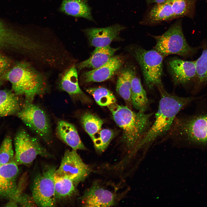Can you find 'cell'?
I'll use <instances>...</instances> for the list:
<instances>
[{
    "instance_id": "1",
    "label": "cell",
    "mask_w": 207,
    "mask_h": 207,
    "mask_svg": "<svg viewBox=\"0 0 207 207\" xmlns=\"http://www.w3.org/2000/svg\"><path fill=\"white\" fill-rule=\"evenodd\" d=\"M204 97L195 101L193 114L176 117L166 136L191 146L207 148V101Z\"/></svg>"
},
{
    "instance_id": "2",
    "label": "cell",
    "mask_w": 207,
    "mask_h": 207,
    "mask_svg": "<svg viewBox=\"0 0 207 207\" xmlns=\"http://www.w3.org/2000/svg\"><path fill=\"white\" fill-rule=\"evenodd\" d=\"M108 107L114 121L122 130V141L125 150L129 151L138 147L152 125L153 114L135 112L127 106L116 103Z\"/></svg>"
},
{
    "instance_id": "3",
    "label": "cell",
    "mask_w": 207,
    "mask_h": 207,
    "mask_svg": "<svg viewBox=\"0 0 207 207\" xmlns=\"http://www.w3.org/2000/svg\"><path fill=\"white\" fill-rule=\"evenodd\" d=\"M4 80L10 82L15 93L25 97L26 102L32 103L36 96L44 94L49 89L46 75L26 61L18 62L10 68Z\"/></svg>"
},
{
    "instance_id": "4",
    "label": "cell",
    "mask_w": 207,
    "mask_h": 207,
    "mask_svg": "<svg viewBox=\"0 0 207 207\" xmlns=\"http://www.w3.org/2000/svg\"><path fill=\"white\" fill-rule=\"evenodd\" d=\"M158 88L160 99L155 120L138 147L150 143L157 138L166 135L179 112L192 103L204 97H179L168 93L163 86Z\"/></svg>"
},
{
    "instance_id": "5",
    "label": "cell",
    "mask_w": 207,
    "mask_h": 207,
    "mask_svg": "<svg viewBox=\"0 0 207 207\" xmlns=\"http://www.w3.org/2000/svg\"><path fill=\"white\" fill-rule=\"evenodd\" d=\"M131 53L139 64L145 83L150 90L163 86L162 82L163 57L154 49L147 50L138 46L132 48Z\"/></svg>"
},
{
    "instance_id": "6",
    "label": "cell",
    "mask_w": 207,
    "mask_h": 207,
    "mask_svg": "<svg viewBox=\"0 0 207 207\" xmlns=\"http://www.w3.org/2000/svg\"><path fill=\"white\" fill-rule=\"evenodd\" d=\"M152 37L156 42L154 49L164 57L171 54L186 57L195 51L187 43L180 20L173 24L162 34Z\"/></svg>"
},
{
    "instance_id": "7",
    "label": "cell",
    "mask_w": 207,
    "mask_h": 207,
    "mask_svg": "<svg viewBox=\"0 0 207 207\" xmlns=\"http://www.w3.org/2000/svg\"><path fill=\"white\" fill-rule=\"evenodd\" d=\"M14 160L18 165H29L37 156L51 157V156L36 138L22 129L15 137Z\"/></svg>"
},
{
    "instance_id": "8",
    "label": "cell",
    "mask_w": 207,
    "mask_h": 207,
    "mask_svg": "<svg viewBox=\"0 0 207 207\" xmlns=\"http://www.w3.org/2000/svg\"><path fill=\"white\" fill-rule=\"evenodd\" d=\"M55 167L47 166L34 178L32 187V197L37 206L54 207L57 201L54 176Z\"/></svg>"
},
{
    "instance_id": "9",
    "label": "cell",
    "mask_w": 207,
    "mask_h": 207,
    "mask_svg": "<svg viewBox=\"0 0 207 207\" xmlns=\"http://www.w3.org/2000/svg\"><path fill=\"white\" fill-rule=\"evenodd\" d=\"M17 116L30 129L46 141L50 139L51 129L50 122L45 111L32 103L24 102Z\"/></svg>"
},
{
    "instance_id": "10",
    "label": "cell",
    "mask_w": 207,
    "mask_h": 207,
    "mask_svg": "<svg viewBox=\"0 0 207 207\" xmlns=\"http://www.w3.org/2000/svg\"><path fill=\"white\" fill-rule=\"evenodd\" d=\"M107 182L94 181L80 198L84 207H108L116 205L118 200L116 187Z\"/></svg>"
},
{
    "instance_id": "11",
    "label": "cell",
    "mask_w": 207,
    "mask_h": 207,
    "mask_svg": "<svg viewBox=\"0 0 207 207\" xmlns=\"http://www.w3.org/2000/svg\"><path fill=\"white\" fill-rule=\"evenodd\" d=\"M38 45L36 39L21 34L0 21V49H11L29 56L34 53Z\"/></svg>"
},
{
    "instance_id": "12",
    "label": "cell",
    "mask_w": 207,
    "mask_h": 207,
    "mask_svg": "<svg viewBox=\"0 0 207 207\" xmlns=\"http://www.w3.org/2000/svg\"><path fill=\"white\" fill-rule=\"evenodd\" d=\"M91 171L89 166L83 162L76 150L72 149L65 151L54 175L71 179L76 186L85 180Z\"/></svg>"
},
{
    "instance_id": "13",
    "label": "cell",
    "mask_w": 207,
    "mask_h": 207,
    "mask_svg": "<svg viewBox=\"0 0 207 207\" xmlns=\"http://www.w3.org/2000/svg\"><path fill=\"white\" fill-rule=\"evenodd\" d=\"M18 165L14 160L0 167V195L16 202L22 194L16 181L19 171Z\"/></svg>"
},
{
    "instance_id": "14",
    "label": "cell",
    "mask_w": 207,
    "mask_h": 207,
    "mask_svg": "<svg viewBox=\"0 0 207 207\" xmlns=\"http://www.w3.org/2000/svg\"><path fill=\"white\" fill-rule=\"evenodd\" d=\"M125 27L116 24L103 28H89L83 31L88 38L90 45L95 48L109 45L113 40L117 39L120 32Z\"/></svg>"
},
{
    "instance_id": "15",
    "label": "cell",
    "mask_w": 207,
    "mask_h": 207,
    "mask_svg": "<svg viewBox=\"0 0 207 207\" xmlns=\"http://www.w3.org/2000/svg\"><path fill=\"white\" fill-rule=\"evenodd\" d=\"M168 67L175 85L186 84L196 76L195 61H187L173 58L169 60Z\"/></svg>"
},
{
    "instance_id": "16",
    "label": "cell",
    "mask_w": 207,
    "mask_h": 207,
    "mask_svg": "<svg viewBox=\"0 0 207 207\" xmlns=\"http://www.w3.org/2000/svg\"><path fill=\"white\" fill-rule=\"evenodd\" d=\"M123 60L119 55L113 56L105 64L95 69L84 72L83 80L86 83L99 82L111 78L120 68Z\"/></svg>"
},
{
    "instance_id": "17",
    "label": "cell",
    "mask_w": 207,
    "mask_h": 207,
    "mask_svg": "<svg viewBox=\"0 0 207 207\" xmlns=\"http://www.w3.org/2000/svg\"><path fill=\"white\" fill-rule=\"evenodd\" d=\"M63 70L57 80L60 89L74 98H80L83 97L84 94L78 84L76 66H69Z\"/></svg>"
},
{
    "instance_id": "18",
    "label": "cell",
    "mask_w": 207,
    "mask_h": 207,
    "mask_svg": "<svg viewBox=\"0 0 207 207\" xmlns=\"http://www.w3.org/2000/svg\"><path fill=\"white\" fill-rule=\"evenodd\" d=\"M56 132L57 137L72 149L76 151L87 149L81 141L75 127L72 124L63 120L59 121Z\"/></svg>"
},
{
    "instance_id": "19",
    "label": "cell",
    "mask_w": 207,
    "mask_h": 207,
    "mask_svg": "<svg viewBox=\"0 0 207 207\" xmlns=\"http://www.w3.org/2000/svg\"><path fill=\"white\" fill-rule=\"evenodd\" d=\"M118 49L109 45L96 48L89 58L79 63L76 67L79 70L86 68H97L106 63Z\"/></svg>"
},
{
    "instance_id": "20",
    "label": "cell",
    "mask_w": 207,
    "mask_h": 207,
    "mask_svg": "<svg viewBox=\"0 0 207 207\" xmlns=\"http://www.w3.org/2000/svg\"><path fill=\"white\" fill-rule=\"evenodd\" d=\"M20 96L12 91L0 90V118L16 115L24 103Z\"/></svg>"
},
{
    "instance_id": "21",
    "label": "cell",
    "mask_w": 207,
    "mask_h": 207,
    "mask_svg": "<svg viewBox=\"0 0 207 207\" xmlns=\"http://www.w3.org/2000/svg\"><path fill=\"white\" fill-rule=\"evenodd\" d=\"M135 72L133 67L131 66H125L120 71L116 83L117 92L126 101L127 105V106L130 109L132 105L131 81L133 76Z\"/></svg>"
},
{
    "instance_id": "22",
    "label": "cell",
    "mask_w": 207,
    "mask_h": 207,
    "mask_svg": "<svg viewBox=\"0 0 207 207\" xmlns=\"http://www.w3.org/2000/svg\"><path fill=\"white\" fill-rule=\"evenodd\" d=\"M91 8L85 0H62L60 12L67 15L93 21Z\"/></svg>"
},
{
    "instance_id": "23",
    "label": "cell",
    "mask_w": 207,
    "mask_h": 207,
    "mask_svg": "<svg viewBox=\"0 0 207 207\" xmlns=\"http://www.w3.org/2000/svg\"><path fill=\"white\" fill-rule=\"evenodd\" d=\"M131 100L132 105L139 111L145 112L147 110L149 101L140 80L134 74L131 81Z\"/></svg>"
},
{
    "instance_id": "24",
    "label": "cell",
    "mask_w": 207,
    "mask_h": 207,
    "mask_svg": "<svg viewBox=\"0 0 207 207\" xmlns=\"http://www.w3.org/2000/svg\"><path fill=\"white\" fill-rule=\"evenodd\" d=\"M175 18L172 11L169 0L156 4L148 13L146 19V23L155 24Z\"/></svg>"
},
{
    "instance_id": "25",
    "label": "cell",
    "mask_w": 207,
    "mask_h": 207,
    "mask_svg": "<svg viewBox=\"0 0 207 207\" xmlns=\"http://www.w3.org/2000/svg\"><path fill=\"white\" fill-rule=\"evenodd\" d=\"M54 180L57 200L72 197L76 192V186L71 179L54 175Z\"/></svg>"
},
{
    "instance_id": "26",
    "label": "cell",
    "mask_w": 207,
    "mask_h": 207,
    "mask_svg": "<svg viewBox=\"0 0 207 207\" xmlns=\"http://www.w3.org/2000/svg\"><path fill=\"white\" fill-rule=\"evenodd\" d=\"M86 91L92 95L97 103L100 106H108L116 102V98L112 92L106 88H90L86 89Z\"/></svg>"
},
{
    "instance_id": "27",
    "label": "cell",
    "mask_w": 207,
    "mask_h": 207,
    "mask_svg": "<svg viewBox=\"0 0 207 207\" xmlns=\"http://www.w3.org/2000/svg\"><path fill=\"white\" fill-rule=\"evenodd\" d=\"M81 124L83 128L91 138L101 130L103 123L102 120L90 112H86L80 117Z\"/></svg>"
},
{
    "instance_id": "28",
    "label": "cell",
    "mask_w": 207,
    "mask_h": 207,
    "mask_svg": "<svg viewBox=\"0 0 207 207\" xmlns=\"http://www.w3.org/2000/svg\"><path fill=\"white\" fill-rule=\"evenodd\" d=\"M115 135L114 132L108 129L101 130L95 134L91 138L96 152L99 153L104 152Z\"/></svg>"
},
{
    "instance_id": "29",
    "label": "cell",
    "mask_w": 207,
    "mask_h": 207,
    "mask_svg": "<svg viewBox=\"0 0 207 207\" xmlns=\"http://www.w3.org/2000/svg\"><path fill=\"white\" fill-rule=\"evenodd\" d=\"M175 18L191 16L193 14L194 2L193 0H169Z\"/></svg>"
},
{
    "instance_id": "30",
    "label": "cell",
    "mask_w": 207,
    "mask_h": 207,
    "mask_svg": "<svg viewBox=\"0 0 207 207\" xmlns=\"http://www.w3.org/2000/svg\"><path fill=\"white\" fill-rule=\"evenodd\" d=\"M14 156L11 138L7 136L0 147V164H5L15 160Z\"/></svg>"
},
{
    "instance_id": "31",
    "label": "cell",
    "mask_w": 207,
    "mask_h": 207,
    "mask_svg": "<svg viewBox=\"0 0 207 207\" xmlns=\"http://www.w3.org/2000/svg\"><path fill=\"white\" fill-rule=\"evenodd\" d=\"M196 76L200 84L207 82V48L202 51L200 56L195 61Z\"/></svg>"
},
{
    "instance_id": "32",
    "label": "cell",
    "mask_w": 207,
    "mask_h": 207,
    "mask_svg": "<svg viewBox=\"0 0 207 207\" xmlns=\"http://www.w3.org/2000/svg\"><path fill=\"white\" fill-rule=\"evenodd\" d=\"M11 66V62L9 59L0 53V85L4 80L5 75Z\"/></svg>"
},
{
    "instance_id": "33",
    "label": "cell",
    "mask_w": 207,
    "mask_h": 207,
    "mask_svg": "<svg viewBox=\"0 0 207 207\" xmlns=\"http://www.w3.org/2000/svg\"><path fill=\"white\" fill-rule=\"evenodd\" d=\"M17 204L22 206H37L32 196L26 194H21L17 201Z\"/></svg>"
},
{
    "instance_id": "34",
    "label": "cell",
    "mask_w": 207,
    "mask_h": 207,
    "mask_svg": "<svg viewBox=\"0 0 207 207\" xmlns=\"http://www.w3.org/2000/svg\"><path fill=\"white\" fill-rule=\"evenodd\" d=\"M166 0H151L149 4L155 3L156 4H160L164 2Z\"/></svg>"
},
{
    "instance_id": "35",
    "label": "cell",
    "mask_w": 207,
    "mask_h": 207,
    "mask_svg": "<svg viewBox=\"0 0 207 207\" xmlns=\"http://www.w3.org/2000/svg\"><path fill=\"white\" fill-rule=\"evenodd\" d=\"M151 0H147V2L148 4H149Z\"/></svg>"
},
{
    "instance_id": "36",
    "label": "cell",
    "mask_w": 207,
    "mask_h": 207,
    "mask_svg": "<svg viewBox=\"0 0 207 207\" xmlns=\"http://www.w3.org/2000/svg\"><path fill=\"white\" fill-rule=\"evenodd\" d=\"M1 166V165L0 164V167Z\"/></svg>"
}]
</instances>
